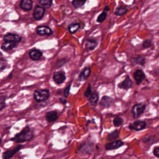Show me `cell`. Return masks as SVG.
I'll list each match as a JSON object with an SVG mask.
<instances>
[{"instance_id":"obj_1","label":"cell","mask_w":159,"mask_h":159,"mask_svg":"<svg viewBox=\"0 0 159 159\" xmlns=\"http://www.w3.org/2000/svg\"><path fill=\"white\" fill-rule=\"evenodd\" d=\"M34 137L33 130L29 126H25L22 130L17 133L14 137L11 139V141L16 143H22L24 142L30 141Z\"/></svg>"},{"instance_id":"obj_2","label":"cell","mask_w":159,"mask_h":159,"mask_svg":"<svg viewBox=\"0 0 159 159\" xmlns=\"http://www.w3.org/2000/svg\"><path fill=\"white\" fill-rule=\"evenodd\" d=\"M50 97V91L47 89H37L34 93V98L37 102H43Z\"/></svg>"},{"instance_id":"obj_3","label":"cell","mask_w":159,"mask_h":159,"mask_svg":"<svg viewBox=\"0 0 159 159\" xmlns=\"http://www.w3.org/2000/svg\"><path fill=\"white\" fill-rule=\"evenodd\" d=\"M145 109V105L142 104H136L132 109V114L134 118H137L140 116Z\"/></svg>"},{"instance_id":"obj_4","label":"cell","mask_w":159,"mask_h":159,"mask_svg":"<svg viewBox=\"0 0 159 159\" xmlns=\"http://www.w3.org/2000/svg\"><path fill=\"white\" fill-rule=\"evenodd\" d=\"M37 34L41 36H49L53 34L52 30L47 25L38 26L36 29Z\"/></svg>"},{"instance_id":"obj_5","label":"cell","mask_w":159,"mask_h":159,"mask_svg":"<svg viewBox=\"0 0 159 159\" xmlns=\"http://www.w3.org/2000/svg\"><path fill=\"white\" fill-rule=\"evenodd\" d=\"M45 9L43 7L39 5H37L33 12V17L35 20H40L43 18L45 14Z\"/></svg>"},{"instance_id":"obj_6","label":"cell","mask_w":159,"mask_h":159,"mask_svg":"<svg viewBox=\"0 0 159 159\" xmlns=\"http://www.w3.org/2000/svg\"><path fill=\"white\" fill-rule=\"evenodd\" d=\"M146 123L143 120H136L129 125V128L131 130L135 131H140L146 127Z\"/></svg>"},{"instance_id":"obj_7","label":"cell","mask_w":159,"mask_h":159,"mask_svg":"<svg viewBox=\"0 0 159 159\" xmlns=\"http://www.w3.org/2000/svg\"><path fill=\"white\" fill-rule=\"evenodd\" d=\"M21 148H22V145H19L12 149L7 150L4 152L2 153V159H9L12 158L16 153H17L20 150Z\"/></svg>"},{"instance_id":"obj_8","label":"cell","mask_w":159,"mask_h":159,"mask_svg":"<svg viewBox=\"0 0 159 159\" xmlns=\"http://www.w3.org/2000/svg\"><path fill=\"white\" fill-rule=\"evenodd\" d=\"M132 86V81L129 75L126 76L125 78L122 82L119 83L117 85L119 88L125 89V90H127L131 88Z\"/></svg>"},{"instance_id":"obj_9","label":"cell","mask_w":159,"mask_h":159,"mask_svg":"<svg viewBox=\"0 0 159 159\" xmlns=\"http://www.w3.org/2000/svg\"><path fill=\"white\" fill-rule=\"evenodd\" d=\"M4 40L6 42H11L14 43H18L21 41L22 37L17 34L9 33L4 36Z\"/></svg>"},{"instance_id":"obj_10","label":"cell","mask_w":159,"mask_h":159,"mask_svg":"<svg viewBox=\"0 0 159 159\" xmlns=\"http://www.w3.org/2000/svg\"><path fill=\"white\" fill-rule=\"evenodd\" d=\"M53 80L56 84H61L66 80L65 74L62 71H57L54 73L53 76Z\"/></svg>"},{"instance_id":"obj_11","label":"cell","mask_w":159,"mask_h":159,"mask_svg":"<svg viewBox=\"0 0 159 159\" xmlns=\"http://www.w3.org/2000/svg\"><path fill=\"white\" fill-rule=\"evenodd\" d=\"M123 145H124V143L121 140H114V141H112L111 142H109V143L106 144L105 149L107 150H114V149H117V148L120 147Z\"/></svg>"},{"instance_id":"obj_12","label":"cell","mask_w":159,"mask_h":159,"mask_svg":"<svg viewBox=\"0 0 159 159\" xmlns=\"http://www.w3.org/2000/svg\"><path fill=\"white\" fill-rule=\"evenodd\" d=\"M133 76L137 84H140L145 78V75L143 71L139 69L135 70V71L134 73Z\"/></svg>"},{"instance_id":"obj_13","label":"cell","mask_w":159,"mask_h":159,"mask_svg":"<svg viewBox=\"0 0 159 159\" xmlns=\"http://www.w3.org/2000/svg\"><path fill=\"white\" fill-rule=\"evenodd\" d=\"M19 6L22 10L25 11H29L31 10L32 8V6H33L32 0H21Z\"/></svg>"},{"instance_id":"obj_14","label":"cell","mask_w":159,"mask_h":159,"mask_svg":"<svg viewBox=\"0 0 159 159\" xmlns=\"http://www.w3.org/2000/svg\"><path fill=\"white\" fill-rule=\"evenodd\" d=\"M29 57L30 58L34 61L39 60L41 57L42 56V52L38 49H33L29 52Z\"/></svg>"},{"instance_id":"obj_15","label":"cell","mask_w":159,"mask_h":159,"mask_svg":"<svg viewBox=\"0 0 159 159\" xmlns=\"http://www.w3.org/2000/svg\"><path fill=\"white\" fill-rule=\"evenodd\" d=\"M46 120L48 122H52L57 120L58 118V114L57 111H51L47 112L45 115Z\"/></svg>"},{"instance_id":"obj_16","label":"cell","mask_w":159,"mask_h":159,"mask_svg":"<svg viewBox=\"0 0 159 159\" xmlns=\"http://www.w3.org/2000/svg\"><path fill=\"white\" fill-rule=\"evenodd\" d=\"M98 40L95 39H88L86 41V47L88 50H93L98 45Z\"/></svg>"},{"instance_id":"obj_17","label":"cell","mask_w":159,"mask_h":159,"mask_svg":"<svg viewBox=\"0 0 159 159\" xmlns=\"http://www.w3.org/2000/svg\"><path fill=\"white\" fill-rule=\"evenodd\" d=\"M91 68L89 67H86L80 74L79 75V80L80 81H85L88 79L91 74Z\"/></svg>"},{"instance_id":"obj_18","label":"cell","mask_w":159,"mask_h":159,"mask_svg":"<svg viewBox=\"0 0 159 159\" xmlns=\"http://www.w3.org/2000/svg\"><path fill=\"white\" fill-rule=\"evenodd\" d=\"M113 102V99L107 96H104L103 97H102L101 99V101H100V104L101 106H102L103 107H109L112 103Z\"/></svg>"},{"instance_id":"obj_19","label":"cell","mask_w":159,"mask_h":159,"mask_svg":"<svg viewBox=\"0 0 159 159\" xmlns=\"http://www.w3.org/2000/svg\"><path fill=\"white\" fill-rule=\"evenodd\" d=\"M16 46H17L16 43L4 41V42H3L2 44L1 45V48L3 50L8 51V50H11L14 48Z\"/></svg>"},{"instance_id":"obj_20","label":"cell","mask_w":159,"mask_h":159,"mask_svg":"<svg viewBox=\"0 0 159 159\" xmlns=\"http://www.w3.org/2000/svg\"><path fill=\"white\" fill-rule=\"evenodd\" d=\"M98 99H99V94L96 92L92 93L91 96L89 98V102L93 106H96V104L98 101Z\"/></svg>"},{"instance_id":"obj_21","label":"cell","mask_w":159,"mask_h":159,"mask_svg":"<svg viewBox=\"0 0 159 159\" xmlns=\"http://www.w3.org/2000/svg\"><path fill=\"white\" fill-rule=\"evenodd\" d=\"M127 9L126 7H125L123 6H119L116 8L114 14L116 16H121L127 13Z\"/></svg>"},{"instance_id":"obj_22","label":"cell","mask_w":159,"mask_h":159,"mask_svg":"<svg viewBox=\"0 0 159 159\" xmlns=\"http://www.w3.org/2000/svg\"><path fill=\"white\" fill-rule=\"evenodd\" d=\"M132 60L134 63L142 66L144 65V64L145 63V58L142 55H137L134 57Z\"/></svg>"},{"instance_id":"obj_23","label":"cell","mask_w":159,"mask_h":159,"mask_svg":"<svg viewBox=\"0 0 159 159\" xmlns=\"http://www.w3.org/2000/svg\"><path fill=\"white\" fill-rule=\"evenodd\" d=\"M80 28V24L79 23H73L68 25V30L71 34L76 33Z\"/></svg>"},{"instance_id":"obj_24","label":"cell","mask_w":159,"mask_h":159,"mask_svg":"<svg viewBox=\"0 0 159 159\" xmlns=\"http://www.w3.org/2000/svg\"><path fill=\"white\" fill-rule=\"evenodd\" d=\"M86 1V0H73L72 5L76 9L79 8V7L83 6L85 4Z\"/></svg>"},{"instance_id":"obj_25","label":"cell","mask_w":159,"mask_h":159,"mask_svg":"<svg viewBox=\"0 0 159 159\" xmlns=\"http://www.w3.org/2000/svg\"><path fill=\"white\" fill-rule=\"evenodd\" d=\"M53 0H39L40 4L47 8H49L52 4Z\"/></svg>"},{"instance_id":"obj_26","label":"cell","mask_w":159,"mask_h":159,"mask_svg":"<svg viewBox=\"0 0 159 159\" xmlns=\"http://www.w3.org/2000/svg\"><path fill=\"white\" fill-rule=\"evenodd\" d=\"M119 131L117 130H114L111 133H110L108 135V140H115L119 137Z\"/></svg>"},{"instance_id":"obj_27","label":"cell","mask_w":159,"mask_h":159,"mask_svg":"<svg viewBox=\"0 0 159 159\" xmlns=\"http://www.w3.org/2000/svg\"><path fill=\"white\" fill-rule=\"evenodd\" d=\"M107 12L103 11L102 13H101V14L98 16L96 21H97L98 22H99V23L102 22L106 19V17H107Z\"/></svg>"},{"instance_id":"obj_28","label":"cell","mask_w":159,"mask_h":159,"mask_svg":"<svg viewBox=\"0 0 159 159\" xmlns=\"http://www.w3.org/2000/svg\"><path fill=\"white\" fill-rule=\"evenodd\" d=\"M113 124L115 127L120 126L123 124V119L121 117H116L113 120Z\"/></svg>"},{"instance_id":"obj_29","label":"cell","mask_w":159,"mask_h":159,"mask_svg":"<svg viewBox=\"0 0 159 159\" xmlns=\"http://www.w3.org/2000/svg\"><path fill=\"white\" fill-rule=\"evenodd\" d=\"M6 107V97L0 94V111Z\"/></svg>"},{"instance_id":"obj_30","label":"cell","mask_w":159,"mask_h":159,"mask_svg":"<svg viewBox=\"0 0 159 159\" xmlns=\"http://www.w3.org/2000/svg\"><path fill=\"white\" fill-rule=\"evenodd\" d=\"M92 94V90H91V84L89 83L88 86L86 88V89L85 90L84 93V96L86 98H89V97L91 96Z\"/></svg>"},{"instance_id":"obj_31","label":"cell","mask_w":159,"mask_h":159,"mask_svg":"<svg viewBox=\"0 0 159 159\" xmlns=\"http://www.w3.org/2000/svg\"><path fill=\"white\" fill-rule=\"evenodd\" d=\"M152 45V40L150 39H147L145 40L143 42V43H142V47H143L144 48H149Z\"/></svg>"},{"instance_id":"obj_32","label":"cell","mask_w":159,"mask_h":159,"mask_svg":"<svg viewBox=\"0 0 159 159\" xmlns=\"http://www.w3.org/2000/svg\"><path fill=\"white\" fill-rule=\"evenodd\" d=\"M70 88H71V84H70L69 85H68L65 89L63 91V95L65 98H68L69 93H70Z\"/></svg>"},{"instance_id":"obj_33","label":"cell","mask_w":159,"mask_h":159,"mask_svg":"<svg viewBox=\"0 0 159 159\" xmlns=\"http://www.w3.org/2000/svg\"><path fill=\"white\" fill-rule=\"evenodd\" d=\"M6 67V62L2 60H0V72L3 71Z\"/></svg>"},{"instance_id":"obj_34","label":"cell","mask_w":159,"mask_h":159,"mask_svg":"<svg viewBox=\"0 0 159 159\" xmlns=\"http://www.w3.org/2000/svg\"><path fill=\"white\" fill-rule=\"evenodd\" d=\"M153 153L155 157H159V146L154 148V149L153 150Z\"/></svg>"},{"instance_id":"obj_35","label":"cell","mask_w":159,"mask_h":159,"mask_svg":"<svg viewBox=\"0 0 159 159\" xmlns=\"http://www.w3.org/2000/svg\"><path fill=\"white\" fill-rule=\"evenodd\" d=\"M60 101L63 104H65L66 103V100L65 99H64V98H60Z\"/></svg>"},{"instance_id":"obj_36","label":"cell","mask_w":159,"mask_h":159,"mask_svg":"<svg viewBox=\"0 0 159 159\" xmlns=\"http://www.w3.org/2000/svg\"><path fill=\"white\" fill-rule=\"evenodd\" d=\"M109 11V7L108 6H105L104 7V12H107V11Z\"/></svg>"},{"instance_id":"obj_37","label":"cell","mask_w":159,"mask_h":159,"mask_svg":"<svg viewBox=\"0 0 159 159\" xmlns=\"http://www.w3.org/2000/svg\"><path fill=\"white\" fill-rule=\"evenodd\" d=\"M1 142H2V139H1V137H0V144L1 143Z\"/></svg>"}]
</instances>
